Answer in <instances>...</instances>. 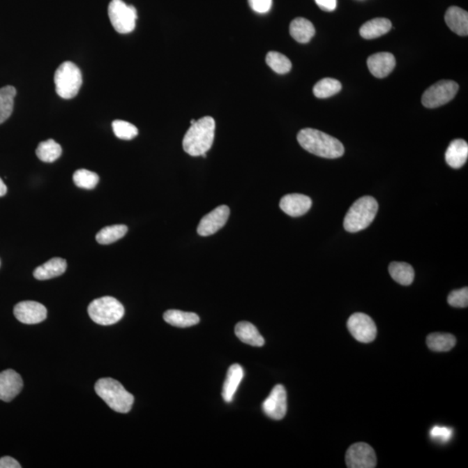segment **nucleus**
Here are the masks:
<instances>
[{
  "label": "nucleus",
  "instance_id": "f257e3e1",
  "mask_svg": "<svg viewBox=\"0 0 468 468\" xmlns=\"http://www.w3.org/2000/svg\"><path fill=\"white\" fill-rule=\"evenodd\" d=\"M298 142L306 151L327 159L344 156L345 146L337 138L314 128H303L298 134Z\"/></svg>",
  "mask_w": 468,
  "mask_h": 468
},
{
  "label": "nucleus",
  "instance_id": "f03ea898",
  "mask_svg": "<svg viewBox=\"0 0 468 468\" xmlns=\"http://www.w3.org/2000/svg\"><path fill=\"white\" fill-rule=\"evenodd\" d=\"M216 132V121L213 117L201 118L191 125L182 142L184 151L191 156L206 157L212 148Z\"/></svg>",
  "mask_w": 468,
  "mask_h": 468
},
{
  "label": "nucleus",
  "instance_id": "7ed1b4c3",
  "mask_svg": "<svg viewBox=\"0 0 468 468\" xmlns=\"http://www.w3.org/2000/svg\"><path fill=\"white\" fill-rule=\"evenodd\" d=\"M95 391L100 398L116 412L126 414L133 406V395L128 392L119 382L112 378H102L96 382Z\"/></svg>",
  "mask_w": 468,
  "mask_h": 468
},
{
  "label": "nucleus",
  "instance_id": "20e7f679",
  "mask_svg": "<svg viewBox=\"0 0 468 468\" xmlns=\"http://www.w3.org/2000/svg\"><path fill=\"white\" fill-rule=\"evenodd\" d=\"M378 203L371 196L357 199L346 213L344 227L349 233H358L366 229L376 218Z\"/></svg>",
  "mask_w": 468,
  "mask_h": 468
},
{
  "label": "nucleus",
  "instance_id": "39448f33",
  "mask_svg": "<svg viewBox=\"0 0 468 468\" xmlns=\"http://www.w3.org/2000/svg\"><path fill=\"white\" fill-rule=\"evenodd\" d=\"M124 312L123 305L113 296L95 299L88 307V313L92 321L103 326L119 322Z\"/></svg>",
  "mask_w": 468,
  "mask_h": 468
},
{
  "label": "nucleus",
  "instance_id": "423d86ee",
  "mask_svg": "<svg viewBox=\"0 0 468 468\" xmlns=\"http://www.w3.org/2000/svg\"><path fill=\"white\" fill-rule=\"evenodd\" d=\"M56 91L60 98L71 99L80 91L83 77L80 68L73 62L60 64L54 76Z\"/></svg>",
  "mask_w": 468,
  "mask_h": 468
},
{
  "label": "nucleus",
  "instance_id": "0eeeda50",
  "mask_svg": "<svg viewBox=\"0 0 468 468\" xmlns=\"http://www.w3.org/2000/svg\"><path fill=\"white\" fill-rule=\"evenodd\" d=\"M108 13L110 22L118 33L128 34L135 30L137 12L133 6H128L123 0H112Z\"/></svg>",
  "mask_w": 468,
  "mask_h": 468
},
{
  "label": "nucleus",
  "instance_id": "6e6552de",
  "mask_svg": "<svg viewBox=\"0 0 468 468\" xmlns=\"http://www.w3.org/2000/svg\"><path fill=\"white\" fill-rule=\"evenodd\" d=\"M458 91L459 85L455 82L439 81L423 93L421 103L428 109L438 108L451 101Z\"/></svg>",
  "mask_w": 468,
  "mask_h": 468
},
{
  "label": "nucleus",
  "instance_id": "1a4fd4ad",
  "mask_svg": "<svg viewBox=\"0 0 468 468\" xmlns=\"http://www.w3.org/2000/svg\"><path fill=\"white\" fill-rule=\"evenodd\" d=\"M349 332L356 340L368 344L377 338V326L374 321L366 314L357 312L349 317L347 322Z\"/></svg>",
  "mask_w": 468,
  "mask_h": 468
},
{
  "label": "nucleus",
  "instance_id": "9d476101",
  "mask_svg": "<svg viewBox=\"0 0 468 468\" xmlns=\"http://www.w3.org/2000/svg\"><path fill=\"white\" fill-rule=\"evenodd\" d=\"M345 462L349 468H374L377 467L376 453L367 443L357 442L346 452Z\"/></svg>",
  "mask_w": 468,
  "mask_h": 468
},
{
  "label": "nucleus",
  "instance_id": "9b49d317",
  "mask_svg": "<svg viewBox=\"0 0 468 468\" xmlns=\"http://www.w3.org/2000/svg\"><path fill=\"white\" fill-rule=\"evenodd\" d=\"M262 409L271 419H283L287 412V394L283 385L275 386L269 396L264 400Z\"/></svg>",
  "mask_w": 468,
  "mask_h": 468
},
{
  "label": "nucleus",
  "instance_id": "f8f14e48",
  "mask_svg": "<svg viewBox=\"0 0 468 468\" xmlns=\"http://www.w3.org/2000/svg\"><path fill=\"white\" fill-rule=\"evenodd\" d=\"M229 216V207L226 205L217 206L202 218L197 228L198 234L206 237L217 233L226 225Z\"/></svg>",
  "mask_w": 468,
  "mask_h": 468
},
{
  "label": "nucleus",
  "instance_id": "ddd939ff",
  "mask_svg": "<svg viewBox=\"0 0 468 468\" xmlns=\"http://www.w3.org/2000/svg\"><path fill=\"white\" fill-rule=\"evenodd\" d=\"M14 315L21 323L36 324L46 319L47 310L40 303L23 301L17 303L14 307Z\"/></svg>",
  "mask_w": 468,
  "mask_h": 468
},
{
  "label": "nucleus",
  "instance_id": "4468645a",
  "mask_svg": "<svg viewBox=\"0 0 468 468\" xmlns=\"http://www.w3.org/2000/svg\"><path fill=\"white\" fill-rule=\"evenodd\" d=\"M24 382L19 373L13 370L0 372V400L9 402L13 401L22 391Z\"/></svg>",
  "mask_w": 468,
  "mask_h": 468
},
{
  "label": "nucleus",
  "instance_id": "2eb2a0df",
  "mask_svg": "<svg viewBox=\"0 0 468 468\" xmlns=\"http://www.w3.org/2000/svg\"><path fill=\"white\" fill-rule=\"evenodd\" d=\"M312 201L309 196L292 194L281 199L280 206L284 213L292 217H299L305 214L312 207Z\"/></svg>",
  "mask_w": 468,
  "mask_h": 468
},
{
  "label": "nucleus",
  "instance_id": "dca6fc26",
  "mask_svg": "<svg viewBox=\"0 0 468 468\" xmlns=\"http://www.w3.org/2000/svg\"><path fill=\"white\" fill-rule=\"evenodd\" d=\"M395 63L394 55L388 52L376 53L367 60L368 67L371 74L377 78H384L388 76L395 69Z\"/></svg>",
  "mask_w": 468,
  "mask_h": 468
},
{
  "label": "nucleus",
  "instance_id": "f3484780",
  "mask_svg": "<svg viewBox=\"0 0 468 468\" xmlns=\"http://www.w3.org/2000/svg\"><path fill=\"white\" fill-rule=\"evenodd\" d=\"M468 157V144L462 139H456L446 149L445 158L446 163L453 169H460L465 165Z\"/></svg>",
  "mask_w": 468,
  "mask_h": 468
},
{
  "label": "nucleus",
  "instance_id": "a211bd4d",
  "mask_svg": "<svg viewBox=\"0 0 468 468\" xmlns=\"http://www.w3.org/2000/svg\"><path fill=\"white\" fill-rule=\"evenodd\" d=\"M445 20L449 29L460 36L468 35V13L457 6L449 7L446 10Z\"/></svg>",
  "mask_w": 468,
  "mask_h": 468
},
{
  "label": "nucleus",
  "instance_id": "6ab92c4d",
  "mask_svg": "<svg viewBox=\"0 0 468 468\" xmlns=\"http://www.w3.org/2000/svg\"><path fill=\"white\" fill-rule=\"evenodd\" d=\"M67 262L66 259L53 258L49 262L36 268L33 276L38 280H47L61 276L66 273Z\"/></svg>",
  "mask_w": 468,
  "mask_h": 468
},
{
  "label": "nucleus",
  "instance_id": "aec40b11",
  "mask_svg": "<svg viewBox=\"0 0 468 468\" xmlns=\"http://www.w3.org/2000/svg\"><path fill=\"white\" fill-rule=\"evenodd\" d=\"M243 377H244V370L239 364H234L229 368L223 386L222 396L225 402L233 401Z\"/></svg>",
  "mask_w": 468,
  "mask_h": 468
},
{
  "label": "nucleus",
  "instance_id": "412c9836",
  "mask_svg": "<svg viewBox=\"0 0 468 468\" xmlns=\"http://www.w3.org/2000/svg\"><path fill=\"white\" fill-rule=\"evenodd\" d=\"M316 33L313 24L305 17H296L290 24V34L300 44H307Z\"/></svg>",
  "mask_w": 468,
  "mask_h": 468
},
{
  "label": "nucleus",
  "instance_id": "4be33fe9",
  "mask_svg": "<svg viewBox=\"0 0 468 468\" xmlns=\"http://www.w3.org/2000/svg\"><path fill=\"white\" fill-rule=\"evenodd\" d=\"M391 21L385 17H377V19L368 21L360 28V35L365 39H375L382 37V35L388 33L391 30Z\"/></svg>",
  "mask_w": 468,
  "mask_h": 468
},
{
  "label": "nucleus",
  "instance_id": "5701e85b",
  "mask_svg": "<svg viewBox=\"0 0 468 468\" xmlns=\"http://www.w3.org/2000/svg\"><path fill=\"white\" fill-rule=\"evenodd\" d=\"M235 334L239 340L246 345L262 347L264 345V339L260 335L258 329L249 322H241L235 327Z\"/></svg>",
  "mask_w": 468,
  "mask_h": 468
},
{
  "label": "nucleus",
  "instance_id": "b1692460",
  "mask_svg": "<svg viewBox=\"0 0 468 468\" xmlns=\"http://www.w3.org/2000/svg\"><path fill=\"white\" fill-rule=\"evenodd\" d=\"M164 320L172 326L186 328L194 326L199 322L197 314L185 312L178 310H167L163 315Z\"/></svg>",
  "mask_w": 468,
  "mask_h": 468
},
{
  "label": "nucleus",
  "instance_id": "393cba45",
  "mask_svg": "<svg viewBox=\"0 0 468 468\" xmlns=\"http://www.w3.org/2000/svg\"><path fill=\"white\" fill-rule=\"evenodd\" d=\"M428 347L435 352L451 351L456 345L455 335L449 333H431L427 338Z\"/></svg>",
  "mask_w": 468,
  "mask_h": 468
},
{
  "label": "nucleus",
  "instance_id": "a878e982",
  "mask_svg": "<svg viewBox=\"0 0 468 468\" xmlns=\"http://www.w3.org/2000/svg\"><path fill=\"white\" fill-rule=\"evenodd\" d=\"M393 280L402 285H410L414 278L412 266L405 262H392L388 267Z\"/></svg>",
  "mask_w": 468,
  "mask_h": 468
},
{
  "label": "nucleus",
  "instance_id": "bb28decb",
  "mask_svg": "<svg viewBox=\"0 0 468 468\" xmlns=\"http://www.w3.org/2000/svg\"><path fill=\"white\" fill-rule=\"evenodd\" d=\"M16 95V89L10 85L0 89V124L12 115Z\"/></svg>",
  "mask_w": 468,
  "mask_h": 468
},
{
  "label": "nucleus",
  "instance_id": "cd10ccee",
  "mask_svg": "<svg viewBox=\"0 0 468 468\" xmlns=\"http://www.w3.org/2000/svg\"><path fill=\"white\" fill-rule=\"evenodd\" d=\"M36 153L42 162L51 163L55 162L62 155V148L53 139H49L38 144Z\"/></svg>",
  "mask_w": 468,
  "mask_h": 468
},
{
  "label": "nucleus",
  "instance_id": "c85d7f7f",
  "mask_svg": "<svg viewBox=\"0 0 468 468\" xmlns=\"http://www.w3.org/2000/svg\"><path fill=\"white\" fill-rule=\"evenodd\" d=\"M127 232L128 227L125 225H114V226L103 228L96 234V239L99 244L110 245L124 237Z\"/></svg>",
  "mask_w": 468,
  "mask_h": 468
},
{
  "label": "nucleus",
  "instance_id": "c756f323",
  "mask_svg": "<svg viewBox=\"0 0 468 468\" xmlns=\"http://www.w3.org/2000/svg\"><path fill=\"white\" fill-rule=\"evenodd\" d=\"M342 89L340 82L334 78H324L317 82L313 88V93L317 98H328L338 94Z\"/></svg>",
  "mask_w": 468,
  "mask_h": 468
},
{
  "label": "nucleus",
  "instance_id": "7c9ffc66",
  "mask_svg": "<svg viewBox=\"0 0 468 468\" xmlns=\"http://www.w3.org/2000/svg\"><path fill=\"white\" fill-rule=\"evenodd\" d=\"M266 61L267 66L278 74H287L292 70V64L290 59L280 52H268Z\"/></svg>",
  "mask_w": 468,
  "mask_h": 468
},
{
  "label": "nucleus",
  "instance_id": "2f4dec72",
  "mask_svg": "<svg viewBox=\"0 0 468 468\" xmlns=\"http://www.w3.org/2000/svg\"><path fill=\"white\" fill-rule=\"evenodd\" d=\"M73 181L78 188L93 189L98 184L99 176L98 174L91 171L78 169L73 174Z\"/></svg>",
  "mask_w": 468,
  "mask_h": 468
},
{
  "label": "nucleus",
  "instance_id": "473e14b6",
  "mask_svg": "<svg viewBox=\"0 0 468 468\" xmlns=\"http://www.w3.org/2000/svg\"><path fill=\"white\" fill-rule=\"evenodd\" d=\"M114 133L121 140H132L137 137L138 130L135 125L123 120H116L112 123Z\"/></svg>",
  "mask_w": 468,
  "mask_h": 468
},
{
  "label": "nucleus",
  "instance_id": "72a5a7b5",
  "mask_svg": "<svg viewBox=\"0 0 468 468\" xmlns=\"http://www.w3.org/2000/svg\"><path fill=\"white\" fill-rule=\"evenodd\" d=\"M448 302L450 305L456 308H467L468 305V288L453 291L448 295Z\"/></svg>",
  "mask_w": 468,
  "mask_h": 468
},
{
  "label": "nucleus",
  "instance_id": "f704fd0d",
  "mask_svg": "<svg viewBox=\"0 0 468 468\" xmlns=\"http://www.w3.org/2000/svg\"><path fill=\"white\" fill-rule=\"evenodd\" d=\"M430 437L441 442H448L453 437V430L446 427L435 426L430 430Z\"/></svg>",
  "mask_w": 468,
  "mask_h": 468
},
{
  "label": "nucleus",
  "instance_id": "c9c22d12",
  "mask_svg": "<svg viewBox=\"0 0 468 468\" xmlns=\"http://www.w3.org/2000/svg\"><path fill=\"white\" fill-rule=\"evenodd\" d=\"M249 6L255 12L266 13L269 12L273 0H248Z\"/></svg>",
  "mask_w": 468,
  "mask_h": 468
},
{
  "label": "nucleus",
  "instance_id": "e433bc0d",
  "mask_svg": "<svg viewBox=\"0 0 468 468\" xmlns=\"http://www.w3.org/2000/svg\"><path fill=\"white\" fill-rule=\"evenodd\" d=\"M316 3L325 12H332L337 6V0H316Z\"/></svg>",
  "mask_w": 468,
  "mask_h": 468
},
{
  "label": "nucleus",
  "instance_id": "4c0bfd02",
  "mask_svg": "<svg viewBox=\"0 0 468 468\" xmlns=\"http://www.w3.org/2000/svg\"><path fill=\"white\" fill-rule=\"evenodd\" d=\"M20 464L12 457L6 456L0 459V468H20Z\"/></svg>",
  "mask_w": 468,
  "mask_h": 468
},
{
  "label": "nucleus",
  "instance_id": "58836bf2",
  "mask_svg": "<svg viewBox=\"0 0 468 468\" xmlns=\"http://www.w3.org/2000/svg\"><path fill=\"white\" fill-rule=\"evenodd\" d=\"M7 193V188L5 183H3V181H2V179L0 178V197H3V196H5Z\"/></svg>",
  "mask_w": 468,
  "mask_h": 468
},
{
  "label": "nucleus",
  "instance_id": "ea45409f",
  "mask_svg": "<svg viewBox=\"0 0 468 468\" xmlns=\"http://www.w3.org/2000/svg\"><path fill=\"white\" fill-rule=\"evenodd\" d=\"M195 121H196L195 120H191V121H190L191 125L194 124L195 123Z\"/></svg>",
  "mask_w": 468,
  "mask_h": 468
}]
</instances>
